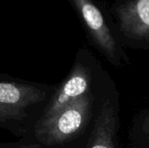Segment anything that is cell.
Masks as SVG:
<instances>
[{"instance_id":"52a82bcc","label":"cell","mask_w":149,"mask_h":148,"mask_svg":"<svg viewBox=\"0 0 149 148\" xmlns=\"http://www.w3.org/2000/svg\"><path fill=\"white\" fill-rule=\"evenodd\" d=\"M0 148H58L47 146L31 140H18L17 141L0 143Z\"/></svg>"},{"instance_id":"277c9868","label":"cell","mask_w":149,"mask_h":148,"mask_svg":"<svg viewBox=\"0 0 149 148\" xmlns=\"http://www.w3.org/2000/svg\"><path fill=\"white\" fill-rule=\"evenodd\" d=\"M94 77L91 54L86 50L80 49L68 74L56 85L39 122L51 118L72 101L85 95L93 94Z\"/></svg>"},{"instance_id":"5b68a950","label":"cell","mask_w":149,"mask_h":148,"mask_svg":"<svg viewBox=\"0 0 149 148\" xmlns=\"http://www.w3.org/2000/svg\"><path fill=\"white\" fill-rule=\"evenodd\" d=\"M107 6L117 38L149 45V0H111Z\"/></svg>"},{"instance_id":"6da1fadb","label":"cell","mask_w":149,"mask_h":148,"mask_svg":"<svg viewBox=\"0 0 149 148\" xmlns=\"http://www.w3.org/2000/svg\"><path fill=\"white\" fill-rule=\"evenodd\" d=\"M55 86L10 76L0 80V129L18 140H29Z\"/></svg>"},{"instance_id":"3957f363","label":"cell","mask_w":149,"mask_h":148,"mask_svg":"<svg viewBox=\"0 0 149 148\" xmlns=\"http://www.w3.org/2000/svg\"><path fill=\"white\" fill-rule=\"evenodd\" d=\"M90 42L113 65L125 54L116 36L107 3L102 0H68Z\"/></svg>"},{"instance_id":"7a4b0ae2","label":"cell","mask_w":149,"mask_h":148,"mask_svg":"<svg viewBox=\"0 0 149 148\" xmlns=\"http://www.w3.org/2000/svg\"><path fill=\"white\" fill-rule=\"evenodd\" d=\"M94 94L85 95L38 123L29 140L58 148H76L93 120Z\"/></svg>"},{"instance_id":"8992f818","label":"cell","mask_w":149,"mask_h":148,"mask_svg":"<svg viewBox=\"0 0 149 148\" xmlns=\"http://www.w3.org/2000/svg\"><path fill=\"white\" fill-rule=\"evenodd\" d=\"M117 119L109 100L106 99L98 110L93 127L85 148H116Z\"/></svg>"},{"instance_id":"ba28073f","label":"cell","mask_w":149,"mask_h":148,"mask_svg":"<svg viewBox=\"0 0 149 148\" xmlns=\"http://www.w3.org/2000/svg\"><path fill=\"white\" fill-rule=\"evenodd\" d=\"M144 131L147 133V135L149 138V114L148 115L146 120H145V124H144Z\"/></svg>"},{"instance_id":"9c48e42d","label":"cell","mask_w":149,"mask_h":148,"mask_svg":"<svg viewBox=\"0 0 149 148\" xmlns=\"http://www.w3.org/2000/svg\"><path fill=\"white\" fill-rule=\"evenodd\" d=\"M8 77H9L8 75H5V74H3V73L0 72V80H3V79H6V78H8Z\"/></svg>"}]
</instances>
